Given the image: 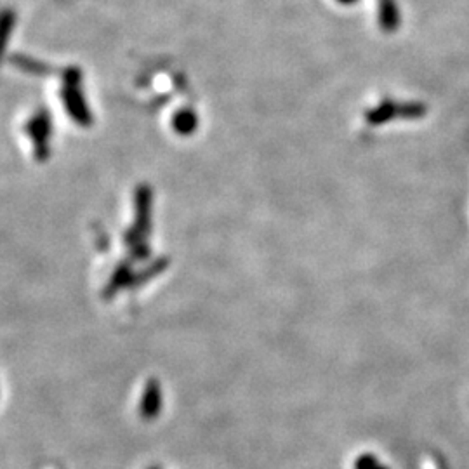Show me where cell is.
<instances>
[{"mask_svg":"<svg viewBox=\"0 0 469 469\" xmlns=\"http://www.w3.org/2000/svg\"><path fill=\"white\" fill-rule=\"evenodd\" d=\"M354 469H389L384 462L379 461L374 454H361L354 461Z\"/></svg>","mask_w":469,"mask_h":469,"instance_id":"6da1fadb","label":"cell"}]
</instances>
